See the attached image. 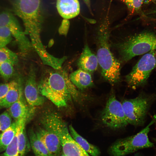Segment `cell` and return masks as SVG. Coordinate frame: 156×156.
<instances>
[{"label":"cell","instance_id":"2e32d148","mask_svg":"<svg viewBox=\"0 0 156 156\" xmlns=\"http://www.w3.org/2000/svg\"><path fill=\"white\" fill-rule=\"evenodd\" d=\"M27 119V117H25L16 120L19 156H25L31 148L25 131Z\"/></svg>","mask_w":156,"mask_h":156},{"label":"cell","instance_id":"7a4b0ae2","mask_svg":"<svg viewBox=\"0 0 156 156\" xmlns=\"http://www.w3.org/2000/svg\"><path fill=\"white\" fill-rule=\"evenodd\" d=\"M38 87L40 94L58 107H66L72 96L76 98L79 96L67 72L62 68L44 71Z\"/></svg>","mask_w":156,"mask_h":156},{"label":"cell","instance_id":"ba28073f","mask_svg":"<svg viewBox=\"0 0 156 156\" xmlns=\"http://www.w3.org/2000/svg\"><path fill=\"white\" fill-rule=\"evenodd\" d=\"M156 67V50H154L145 54L126 76L125 81L128 86L135 89L143 85Z\"/></svg>","mask_w":156,"mask_h":156},{"label":"cell","instance_id":"836d02e7","mask_svg":"<svg viewBox=\"0 0 156 156\" xmlns=\"http://www.w3.org/2000/svg\"><path fill=\"white\" fill-rule=\"evenodd\" d=\"M154 0H147V1H154Z\"/></svg>","mask_w":156,"mask_h":156},{"label":"cell","instance_id":"7c38bea8","mask_svg":"<svg viewBox=\"0 0 156 156\" xmlns=\"http://www.w3.org/2000/svg\"><path fill=\"white\" fill-rule=\"evenodd\" d=\"M38 138L43 142L50 156H59L62 151L60 141L57 135L51 131L43 127L35 132Z\"/></svg>","mask_w":156,"mask_h":156},{"label":"cell","instance_id":"f546056e","mask_svg":"<svg viewBox=\"0 0 156 156\" xmlns=\"http://www.w3.org/2000/svg\"><path fill=\"white\" fill-rule=\"evenodd\" d=\"M83 1L90 11V13L92 14L91 9L90 0H83Z\"/></svg>","mask_w":156,"mask_h":156},{"label":"cell","instance_id":"9c48e42d","mask_svg":"<svg viewBox=\"0 0 156 156\" xmlns=\"http://www.w3.org/2000/svg\"><path fill=\"white\" fill-rule=\"evenodd\" d=\"M101 118L105 126L113 130L122 128L128 124L122 104L114 94L108 99Z\"/></svg>","mask_w":156,"mask_h":156},{"label":"cell","instance_id":"83f0119b","mask_svg":"<svg viewBox=\"0 0 156 156\" xmlns=\"http://www.w3.org/2000/svg\"><path fill=\"white\" fill-rule=\"evenodd\" d=\"M70 27V22L68 19L64 18L58 29V32L60 35L66 36Z\"/></svg>","mask_w":156,"mask_h":156},{"label":"cell","instance_id":"e0dca14e","mask_svg":"<svg viewBox=\"0 0 156 156\" xmlns=\"http://www.w3.org/2000/svg\"><path fill=\"white\" fill-rule=\"evenodd\" d=\"M72 83L76 87L83 90L92 87L94 83L91 75L89 73L78 69L69 75Z\"/></svg>","mask_w":156,"mask_h":156},{"label":"cell","instance_id":"d6a6232c","mask_svg":"<svg viewBox=\"0 0 156 156\" xmlns=\"http://www.w3.org/2000/svg\"><path fill=\"white\" fill-rule=\"evenodd\" d=\"M154 141L155 142V143L156 144V136L153 139ZM155 156H156V153H155Z\"/></svg>","mask_w":156,"mask_h":156},{"label":"cell","instance_id":"f1b7e54d","mask_svg":"<svg viewBox=\"0 0 156 156\" xmlns=\"http://www.w3.org/2000/svg\"><path fill=\"white\" fill-rule=\"evenodd\" d=\"M11 84L12 81L9 83L0 84V102L7 93Z\"/></svg>","mask_w":156,"mask_h":156},{"label":"cell","instance_id":"44dd1931","mask_svg":"<svg viewBox=\"0 0 156 156\" xmlns=\"http://www.w3.org/2000/svg\"><path fill=\"white\" fill-rule=\"evenodd\" d=\"M17 130V123H12L0 136V153L5 151L14 137Z\"/></svg>","mask_w":156,"mask_h":156},{"label":"cell","instance_id":"6da1fadb","mask_svg":"<svg viewBox=\"0 0 156 156\" xmlns=\"http://www.w3.org/2000/svg\"><path fill=\"white\" fill-rule=\"evenodd\" d=\"M14 14L22 20L24 32L30 38L33 49L43 63L51 60L53 56L45 48L41 39L43 16L41 0H10Z\"/></svg>","mask_w":156,"mask_h":156},{"label":"cell","instance_id":"603a6c76","mask_svg":"<svg viewBox=\"0 0 156 156\" xmlns=\"http://www.w3.org/2000/svg\"><path fill=\"white\" fill-rule=\"evenodd\" d=\"M9 61L14 65L18 62L17 54L7 47L0 48V63L4 61Z\"/></svg>","mask_w":156,"mask_h":156},{"label":"cell","instance_id":"d6986e66","mask_svg":"<svg viewBox=\"0 0 156 156\" xmlns=\"http://www.w3.org/2000/svg\"><path fill=\"white\" fill-rule=\"evenodd\" d=\"M28 135L30 147L35 156H50L46 146L33 129H29Z\"/></svg>","mask_w":156,"mask_h":156},{"label":"cell","instance_id":"4dcf8cb0","mask_svg":"<svg viewBox=\"0 0 156 156\" xmlns=\"http://www.w3.org/2000/svg\"><path fill=\"white\" fill-rule=\"evenodd\" d=\"M133 156H144L143 155H142L141 154L137 153L135 154Z\"/></svg>","mask_w":156,"mask_h":156},{"label":"cell","instance_id":"8fae6325","mask_svg":"<svg viewBox=\"0 0 156 156\" xmlns=\"http://www.w3.org/2000/svg\"><path fill=\"white\" fill-rule=\"evenodd\" d=\"M36 70L33 65L30 66L24 89L25 97L31 112L36 107L42 105L45 101V97L40 94L38 89L36 81Z\"/></svg>","mask_w":156,"mask_h":156},{"label":"cell","instance_id":"4316f807","mask_svg":"<svg viewBox=\"0 0 156 156\" xmlns=\"http://www.w3.org/2000/svg\"><path fill=\"white\" fill-rule=\"evenodd\" d=\"M126 5L132 14L139 11L144 0H120Z\"/></svg>","mask_w":156,"mask_h":156},{"label":"cell","instance_id":"cb8c5ba5","mask_svg":"<svg viewBox=\"0 0 156 156\" xmlns=\"http://www.w3.org/2000/svg\"><path fill=\"white\" fill-rule=\"evenodd\" d=\"M2 156H19L17 130L13 140L8 145Z\"/></svg>","mask_w":156,"mask_h":156},{"label":"cell","instance_id":"ac0fdd59","mask_svg":"<svg viewBox=\"0 0 156 156\" xmlns=\"http://www.w3.org/2000/svg\"><path fill=\"white\" fill-rule=\"evenodd\" d=\"M68 129L73 138L91 156H100V151L97 146L88 142L77 132L72 125H69Z\"/></svg>","mask_w":156,"mask_h":156},{"label":"cell","instance_id":"277c9868","mask_svg":"<svg viewBox=\"0 0 156 156\" xmlns=\"http://www.w3.org/2000/svg\"><path fill=\"white\" fill-rule=\"evenodd\" d=\"M43 127L55 134L61 144L62 151L66 156H90L71 135L68 127L57 113L46 112L40 119Z\"/></svg>","mask_w":156,"mask_h":156},{"label":"cell","instance_id":"4fadbf2b","mask_svg":"<svg viewBox=\"0 0 156 156\" xmlns=\"http://www.w3.org/2000/svg\"><path fill=\"white\" fill-rule=\"evenodd\" d=\"M77 64L79 69L90 74L97 69L99 64L97 57L91 51L87 44L84 47Z\"/></svg>","mask_w":156,"mask_h":156},{"label":"cell","instance_id":"8992f818","mask_svg":"<svg viewBox=\"0 0 156 156\" xmlns=\"http://www.w3.org/2000/svg\"><path fill=\"white\" fill-rule=\"evenodd\" d=\"M156 122V115L153 116L150 123L136 134L120 139L113 144L109 148L111 156H125L138 150L154 146L149 140L148 134L150 126Z\"/></svg>","mask_w":156,"mask_h":156},{"label":"cell","instance_id":"3957f363","mask_svg":"<svg viewBox=\"0 0 156 156\" xmlns=\"http://www.w3.org/2000/svg\"><path fill=\"white\" fill-rule=\"evenodd\" d=\"M109 23L107 16L98 28L95 38L96 56L102 77L107 81L113 85L120 81V64L110 50Z\"/></svg>","mask_w":156,"mask_h":156},{"label":"cell","instance_id":"5b68a950","mask_svg":"<svg viewBox=\"0 0 156 156\" xmlns=\"http://www.w3.org/2000/svg\"><path fill=\"white\" fill-rule=\"evenodd\" d=\"M121 62H126L135 56L156 50V34L145 31L133 35L116 44Z\"/></svg>","mask_w":156,"mask_h":156},{"label":"cell","instance_id":"5bb4252c","mask_svg":"<svg viewBox=\"0 0 156 156\" xmlns=\"http://www.w3.org/2000/svg\"><path fill=\"white\" fill-rule=\"evenodd\" d=\"M56 8L60 15L68 19L76 16L80 12L78 0H57Z\"/></svg>","mask_w":156,"mask_h":156},{"label":"cell","instance_id":"e575fe53","mask_svg":"<svg viewBox=\"0 0 156 156\" xmlns=\"http://www.w3.org/2000/svg\"></svg>","mask_w":156,"mask_h":156},{"label":"cell","instance_id":"1f68e13d","mask_svg":"<svg viewBox=\"0 0 156 156\" xmlns=\"http://www.w3.org/2000/svg\"><path fill=\"white\" fill-rule=\"evenodd\" d=\"M60 154L59 156H66L62 152Z\"/></svg>","mask_w":156,"mask_h":156},{"label":"cell","instance_id":"d4e9b609","mask_svg":"<svg viewBox=\"0 0 156 156\" xmlns=\"http://www.w3.org/2000/svg\"><path fill=\"white\" fill-rule=\"evenodd\" d=\"M12 36L7 27H0V48L6 47L12 41Z\"/></svg>","mask_w":156,"mask_h":156},{"label":"cell","instance_id":"30bf717a","mask_svg":"<svg viewBox=\"0 0 156 156\" xmlns=\"http://www.w3.org/2000/svg\"><path fill=\"white\" fill-rule=\"evenodd\" d=\"M4 27L9 29L22 55H27L33 49L30 41L22 29L18 20L9 12L5 11L0 14V27Z\"/></svg>","mask_w":156,"mask_h":156},{"label":"cell","instance_id":"52a82bcc","mask_svg":"<svg viewBox=\"0 0 156 156\" xmlns=\"http://www.w3.org/2000/svg\"><path fill=\"white\" fill-rule=\"evenodd\" d=\"M155 98L153 95L142 94L123 100L121 103L128 123L136 126L142 125Z\"/></svg>","mask_w":156,"mask_h":156},{"label":"cell","instance_id":"484cf974","mask_svg":"<svg viewBox=\"0 0 156 156\" xmlns=\"http://www.w3.org/2000/svg\"><path fill=\"white\" fill-rule=\"evenodd\" d=\"M11 118L7 111L0 115V136L12 123Z\"/></svg>","mask_w":156,"mask_h":156},{"label":"cell","instance_id":"7402d4cb","mask_svg":"<svg viewBox=\"0 0 156 156\" xmlns=\"http://www.w3.org/2000/svg\"><path fill=\"white\" fill-rule=\"evenodd\" d=\"M14 65L9 61L0 63V75L5 81L8 80L14 73Z\"/></svg>","mask_w":156,"mask_h":156},{"label":"cell","instance_id":"9a60e30c","mask_svg":"<svg viewBox=\"0 0 156 156\" xmlns=\"http://www.w3.org/2000/svg\"><path fill=\"white\" fill-rule=\"evenodd\" d=\"M12 81L11 86L7 93L0 102V109L8 108L22 96V79Z\"/></svg>","mask_w":156,"mask_h":156},{"label":"cell","instance_id":"ffe728a7","mask_svg":"<svg viewBox=\"0 0 156 156\" xmlns=\"http://www.w3.org/2000/svg\"><path fill=\"white\" fill-rule=\"evenodd\" d=\"M7 111L11 117L16 120L25 117L28 118L29 114L22 96L8 108Z\"/></svg>","mask_w":156,"mask_h":156}]
</instances>
